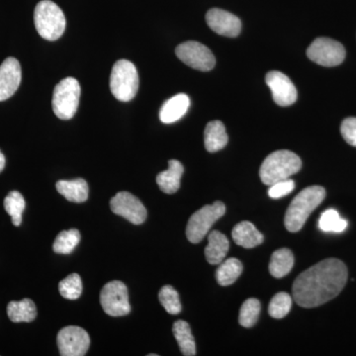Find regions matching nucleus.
Returning a JSON list of instances; mask_svg holds the SVG:
<instances>
[{
	"instance_id": "22",
	"label": "nucleus",
	"mask_w": 356,
	"mask_h": 356,
	"mask_svg": "<svg viewBox=\"0 0 356 356\" xmlns=\"http://www.w3.org/2000/svg\"><path fill=\"white\" fill-rule=\"evenodd\" d=\"M7 315L13 323H30L37 317V308L31 299L13 301L7 306Z\"/></svg>"
},
{
	"instance_id": "9",
	"label": "nucleus",
	"mask_w": 356,
	"mask_h": 356,
	"mask_svg": "<svg viewBox=\"0 0 356 356\" xmlns=\"http://www.w3.org/2000/svg\"><path fill=\"white\" fill-rule=\"evenodd\" d=\"M307 56L312 62L323 67H337L346 58V49L336 40L330 38L316 39L307 50Z\"/></svg>"
},
{
	"instance_id": "2",
	"label": "nucleus",
	"mask_w": 356,
	"mask_h": 356,
	"mask_svg": "<svg viewBox=\"0 0 356 356\" xmlns=\"http://www.w3.org/2000/svg\"><path fill=\"white\" fill-rule=\"evenodd\" d=\"M325 191L318 185L307 187L293 199L285 214L284 224L288 231L297 233L314 210L324 201Z\"/></svg>"
},
{
	"instance_id": "7",
	"label": "nucleus",
	"mask_w": 356,
	"mask_h": 356,
	"mask_svg": "<svg viewBox=\"0 0 356 356\" xmlns=\"http://www.w3.org/2000/svg\"><path fill=\"white\" fill-rule=\"evenodd\" d=\"M226 206L221 201L212 205H206L196 211L189 219L186 227V236L189 242L198 243L205 238L215 222L224 216Z\"/></svg>"
},
{
	"instance_id": "20",
	"label": "nucleus",
	"mask_w": 356,
	"mask_h": 356,
	"mask_svg": "<svg viewBox=\"0 0 356 356\" xmlns=\"http://www.w3.org/2000/svg\"><path fill=\"white\" fill-rule=\"evenodd\" d=\"M229 243L228 238L219 231H213L208 236V245L205 248V257L213 266L221 264L228 254Z\"/></svg>"
},
{
	"instance_id": "18",
	"label": "nucleus",
	"mask_w": 356,
	"mask_h": 356,
	"mask_svg": "<svg viewBox=\"0 0 356 356\" xmlns=\"http://www.w3.org/2000/svg\"><path fill=\"white\" fill-rule=\"evenodd\" d=\"M234 242L245 248H254L261 245L264 236L252 222L243 221L236 225L232 232Z\"/></svg>"
},
{
	"instance_id": "26",
	"label": "nucleus",
	"mask_w": 356,
	"mask_h": 356,
	"mask_svg": "<svg viewBox=\"0 0 356 356\" xmlns=\"http://www.w3.org/2000/svg\"><path fill=\"white\" fill-rule=\"evenodd\" d=\"M81 242V234L76 229H70L58 234L54 242V252L58 254H70Z\"/></svg>"
},
{
	"instance_id": "6",
	"label": "nucleus",
	"mask_w": 356,
	"mask_h": 356,
	"mask_svg": "<svg viewBox=\"0 0 356 356\" xmlns=\"http://www.w3.org/2000/svg\"><path fill=\"white\" fill-rule=\"evenodd\" d=\"M81 97V86L74 77L62 79L53 93V111L58 118L70 120L76 115Z\"/></svg>"
},
{
	"instance_id": "8",
	"label": "nucleus",
	"mask_w": 356,
	"mask_h": 356,
	"mask_svg": "<svg viewBox=\"0 0 356 356\" xmlns=\"http://www.w3.org/2000/svg\"><path fill=\"white\" fill-rule=\"evenodd\" d=\"M100 303L105 313L111 317H122L131 312L127 287L119 280L104 285L100 293Z\"/></svg>"
},
{
	"instance_id": "23",
	"label": "nucleus",
	"mask_w": 356,
	"mask_h": 356,
	"mask_svg": "<svg viewBox=\"0 0 356 356\" xmlns=\"http://www.w3.org/2000/svg\"><path fill=\"white\" fill-rule=\"evenodd\" d=\"M294 266V255L289 248H280L271 255L269 273L275 278L286 276Z\"/></svg>"
},
{
	"instance_id": "34",
	"label": "nucleus",
	"mask_w": 356,
	"mask_h": 356,
	"mask_svg": "<svg viewBox=\"0 0 356 356\" xmlns=\"http://www.w3.org/2000/svg\"><path fill=\"white\" fill-rule=\"evenodd\" d=\"M341 133L348 144L356 147V118L355 117L344 119L341 123Z\"/></svg>"
},
{
	"instance_id": "17",
	"label": "nucleus",
	"mask_w": 356,
	"mask_h": 356,
	"mask_svg": "<svg viewBox=\"0 0 356 356\" xmlns=\"http://www.w3.org/2000/svg\"><path fill=\"white\" fill-rule=\"evenodd\" d=\"M184 172V168L181 163L177 159H170L168 161V170L159 173L156 177V184L161 191L166 194L175 193L180 188V181Z\"/></svg>"
},
{
	"instance_id": "21",
	"label": "nucleus",
	"mask_w": 356,
	"mask_h": 356,
	"mask_svg": "<svg viewBox=\"0 0 356 356\" xmlns=\"http://www.w3.org/2000/svg\"><path fill=\"white\" fill-rule=\"evenodd\" d=\"M58 193L70 202L83 203L88 198V182L83 178L74 180H60L56 184Z\"/></svg>"
},
{
	"instance_id": "35",
	"label": "nucleus",
	"mask_w": 356,
	"mask_h": 356,
	"mask_svg": "<svg viewBox=\"0 0 356 356\" xmlns=\"http://www.w3.org/2000/svg\"><path fill=\"white\" fill-rule=\"evenodd\" d=\"M4 168H6V156L0 151V172L4 170Z\"/></svg>"
},
{
	"instance_id": "3",
	"label": "nucleus",
	"mask_w": 356,
	"mask_h": 356,
	"mask_svg": "<svg viewBox=\"0 0 356 356\" xmlns=\"http://www.w3.org/2000/svg\"><path fill=\"white\" fill-rule=\"evenodd\" d=\"M302 168L301 159L290 151H276L269 154L261 166L259 177L264 184L273 185L288 179Z\"/></svg>"
},
{
	"instance_id": "12",
	"label": "nucleus",
	"mask_w": 356,
	"mask_h": 356,
	"mask_svg": "<svg viewBox=\"0 0 356 356\" xmlns=\"http://www.w3.org/2000/svg\"><path fill=\"white\" fill-rule=\"evenodd\" d=\"M110 208L114 214L125 218L134 225L143 224L147 219V209L140 199L130 192L122 191L110 200Z\"/></svg>"
},
{
	"instance_id": "28",
	"label": "nucleus",
	"mask_w": 356,
	"mask_h": 356,
	"mask_svg": "<svg viewBox=\"0 0 356 356\" xmlns=\"http://www.w3.org/2000/svg\"><path fill=\"white\" fill-rule=\"evenodd\" d=\"M318 228L325 233H343L348 228V221L339 216L337 210L329 209L321 215Z\"/></svg>"
},
{
	"instance_id": "10",
	"label": "nucleus",
	"mask_w": 356,
	"mask_h": 356,
	"mask_svg": "<svg viewBox=\"0 0 356 356\" xmlns=\"http://www.w3.org/2000/svg\"><path fill=\"white\" fill-rule=\"evenodd\" d=\"M177 58L185 65L200 72H209L216 65L209 48L196 41H187L175 49Z\"/></svg>"
},
{
	"instance_id": "30",
	"label": "nucleus",
	"mask_w": 356,
	"mask_h": 356,
	"mask_svg": "<svg viewBox=\"0 0 356 356\" xmlns=\"http://www.w3.org/2000/svg\"><path fill=\"white\" fill-rule=\"evenodd\" d=\"M292 297L286 292H280L274 295L269 304V315L273 318H283L286 317L291 310Z\"/></svg>"
},
{
	"instance_id": "29",
	"label": "nucleus",
	"mask_w": 356,
	"mask_h": 356,
	"mask_svg": "<svg viewBox=\"0 0 356 356\" xmlns=\"http://www.w3.org/2000/svg\"><path fill=\"white\" fill-rule=\"evenodd\" d=\"M261 309V302L259 300L255 298L245 300L241 307L240 316H238L240 325L247 329L254 327L259 320Z\"/></svg>"
},
{
	"instance_id": "11",
	"label": "nucleus",
	"mask_w": 356,
	"mask_h": 356,
	"mask_svg": "<svg viewBox=\"0 0 356 356\" xmlns=\"http://www.w3.org/2000/svg\"><path fill=\"white\" fill-rule=\"evenodd\" d=\"M58 350L62 356H83L90 346V337L83 327L70 325L58 334Z\"/></svg>"
},
{
	"instance_id": "32",
	"label": "nucleus",
	"mask_w": 356,
	"mask_h": 356,
	"mask_svg": "<svg viewBox=\"0 0 356 356\" xmlns=\"http://www.w3.org/2000/svg\"><path fill=\"white\" fill-rule=\"evenodd\" d=\"M60 295L65 299L76 300L83 293V282L81 276L76 273L70 274L58 284Z\"/></svg>"
},
{
	"instance_id": "25",
	"label": "nucleus",
	"mask_w": 356,
	"mask_h": 356,
	"mask_svg": "<svg viewBox=\"0 0 356 356\" xmlns=\"http://www.w3.org/2000/svg\"><path fill=\"white\" fill-rule=\"evenodd\" d=\"M242 273V262L235 257H229L226 261H222L218 267L216 280L221 286H229L240 277Z\"/></svg>"
},
{
	"instance_id": "27",
	"label": "nucleus",
	"mask_w": 356,
	"mask_h": 356,
	"mask_svg": "<svg viewBox=\"0 0 356 356\" xmlns=\"http://www.w3.org/2000/svg\"><path fill=\"white\" fill-rule=\"evenodd\" d=\"M25 206L24 198L20 192H9L8 195L4 199V208L7 214L11 217L14 226H20L22 222V214L24 212Z\"/></svg>"
},
{
	"instance_id": "31",
	"label": "nucleus",
	"mask_w": 356,
	"mask_h": 356,
	"mask_svg": "<svg viewBox=\"0 0 356 356\" xmlns=\"http://www.w3.org/2000/svg\"><path fill=\"white\" fill-rule=\"evenodd\" d=\"M159 300L161 305L170 315H178L182 310L179 295L177 290L170 285H165L159 293Z\"/></svg>"
},
{
	"instance_id": "19",
	"label": "nucleus",
	"mask_w": 356,
	"mask_h": 356,
	"mask_svg": "<svg viewBox=\"0 0 356 356\" xmlns=\"http://www.w3.org/2000/svg\"><path fill=\"white\" fill-rule=\"evenodd\" d=\"M229 137L226 127L221 121H211L204 131V144L209 153L221 151L228 144Z\"/></svg>"
},
{
	"instance_id": "1",
	"label": "nucleus",
	"mask_w": 356,
	"mask_h": 356,
	"mask_svg": "<svg viewBox=\"0 0 356 356\" xmlns=\"http://www.w3.org/2000/svg\"><path fill=\"white\" fill-rule=\"evenodd\" d=\"M348 268L337 259L318 262L300 274L293 284V298L303 308H315L331 301L343 289Z\"/></svg>"
},
{
	"instance_id": "4",
	"label": "nucleus",
	"mask_w": 356,
	"mask_h": 356,
	"mask_svg": "<svg viewBox=\"0 0 356 356\" xmlns=\"http://www.w3.org/2000/svg\"><path fill=\"white\" fill-rule=\"evenodd\" d=\"M34 22L40 36L48 41L60 39L67 24L62 9L51 0H42L37 4Z\"/></svg>"
},
{
	"instance_id": "16",
	"label": "nucleus",
	"mask_w": 356,
	"mask_h": 356,
	"mask_svg": "<svg viewBox=\"0 0 356 356\" xmlns=\"http://www.w3.org/2000/svg\"><path fill=\"white\" fill-rule=\"evenodd\" d=\"M189 106H191V99L188 95L179 93L172 96L163 103L159 111V119L165 124L175 123L186 114Z\"/></svg>"
},
{
	"instance_id": "24",
	"label": "nucleus",
	"mask_w": 356,
	"mask_h": 356,
	"mask_svg": "<svg viewBox=\"0 0 356 356\" xmlns=\"http://www.w3.org/2000/svg\"><path fill=\"white\" fill-rule=\"evenodd\" d=\"M173 334L177 339L180 351L185 356L196 355V344L191 325L185 321L179 320L173 324Z\"/></svg>"
},
{
	"instance_id": "13",
	"label": "nucleus",
	"mask_w": 356,
	"mask_h": 356,
	"mask_svg": "<svg viewBox=\"0 0 356 356\" xmlns=\"http://www.w3.org/2000/svg\"><path fill=\"white\" fill-rule=\"evenodd\" d=\"M266 81L273 92V100L280 106H290L297 100V89L291 79L282 72L273 70L266 74Z\"/></svg>"
},
{
	"instance_id": "33",
	"label": "nucleus",
	"mask_w": 356,
	"mask_h": 356,
	"mask_svg": "<svg viewBox=\"0 0 356 356\" xmlns=\"http://www.w3.org/2000/svg\"><path fill=\"white\" fill-rule=\"evenodd\" d=\"M294 188L295 182L288 178V179L281 180V181L270 185L268 189V195L273 199L282 198L291 193Z\"/></svg>"
},
{
	"instance_id": "36",
	"label": "nucleus",
	"mask_w": 356,
	"mask_h": 356,
	"mask_svg": "<svg viewBox=\"0 0 356 356\" xmlns=\"http://www.w3.org/2000/svg\"><path fill=\"white\" fill-rule=\"evenodd\" d=\"M149 356H158V355H149Z\"/></svg>"
},
{
	"instance_id": "5",
	"label": "nucleus",
	"mask_w": 356,
	"mask_h": 356,
	"mask_svg": "<svg viewBox=\"0 0 356 356\" xmlns=\"http://www.w3.org/2000/svg\"><path fill=\"white\" fill-rule=\"evenodd\" d=\"M140 79L135 65L127 60H119L112 67L110 90L119 102L132 100L139 89Z\"/></svg>"
},
{
	"instance_id": "14",
	"label": "nucleus",
	"mask_w": 356,
	"mask_h": 356,
	"mask_svg": "<svg viewBox=\"0 0 356 356\" xmlns=\"http://www.w3.org/2000/svg\"><path fill=\"white\" fill-rule=\"evenodd\" d=\"M206 22L217 34L225 37L238 36L242 31V22L233 13L219 8H212L206 14Z\"/></svg>"
},
{
	"instance_id": "15",
	"label": "nucleus",
	"mask_w": 356,
	"mask_h": 356,
	"mask_svg": "<svg viewBox=\"0 0 356 356\" xmlns=\"http://www.w3.org/2000/svg\"><path fill=\"white\" fill-rule=\"evenodd\" d=\"M21 65L15 58H7L0 65V102L9 99L19 88Z\"/></svg>"
}]
</instances>
